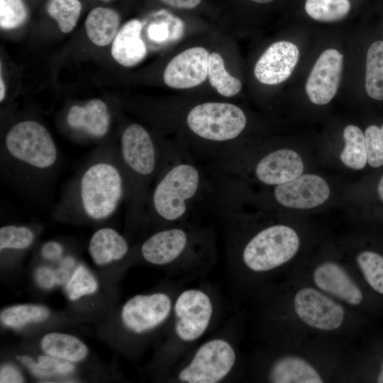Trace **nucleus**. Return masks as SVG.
Listing matches in <instances>:
<instances>
[{
  "label": "nucleus",
  "instance_id": "1",
  "mask_svg": "<svg viewBox=\"0 0 383 383\" xmlns=\"http://www.w3.org/2000/svg\"><path fill=\"white\" fill-rule=\"evenodd\" d=\"M126 195L118 145L104 143L90 152L64 186L53 215L70 221H105L125 201Z\"/></svg>",
  "mask_w": 383,
  "mask_h": 383
},
{
  "label": "nucleus",
  "instance_id": "2",
  "mask_svg": "<svg viewBox=\"0 0 383 383\" xmlns=\"http://www.w3.org/2000/svg\"><path fill=\"white\" fill-rule=\"evenodd\" d=\"M214 172L183 150L158 175L150 191L143 224L154 231L187 221L195 206L211 197Z\"/></svg>",
  "mask_w": 383,
  "mask_h": 383
},
{
  "label": "nucleus",
  "instance_id": "3",
  "mask_svg": "<svg viewBox=\"0 0 383 383\" xmlns=\"http://www.w3.org/2000/svg\"><path fill=\"white\" fill-rule=\"evenodd\" d=\"M59 162V150L51 134L37 121L16 123L2 141L1 176L25 194L42 192L53 179Z\"/></svg>",
  "mask_w": 383,
  "mask_h": 383
},
{
  "label": "nucleus",
  "instance_id": "4",
  "mask_svg": "<svg viewBox=\"0 0 383 383\" xmlns=\"http://www.w3.org/2000/svg\"><path fill=\"white\" fill-rule=\"evenodd\" d=\"M214 209L226 227L228 257L237 271L264 275L284 266L297 254L301 241L292 227L272 223L250 231L228 211Z\"/></svg>",
  "mask_w": 383,
  "mask_h": 383
},
{
  "label": "nucleus",
  "instance_id": "5",
  "mask_svg": "<svg viewBox=\"0 0 383 383\" xmlns=\"http://www.w3.org/2000/svg\"><path fill=\"white\" fill-rule=\"evenodd\" d=\"M118 150L126 184V221L133 228L143 224L150 186L184 149L158 143L144 126L133 123L123 130Z\"/></svg>",
  "mask_w": 383,
  "mask_h": 383
},
{
  "label": "nucleus",
  "instance_id": "6",
  "mask_svg": "<svg viewBox=\"0 0 383 383\" xmlns=\"http://www.w3.org/2000/svg\"><path fill=\"white\" fill-rule=\"evenodd\" d=\"M138 252L146 262L174 272L200 271L216 260V237L208 227L186 222L153 231Z\"/></svg>",
  "mask_w": 383,
  "mask_h": 383
},
{
  "label": "nucleus",
  "instance_id": "7",
  "mask_svg": "<svg viewBox=\"0 0 383 383\" xmlns=\"http://www.w3.org/2000/svg\"><path fill=\"white\" fill-rule=\"evenodd\" d=\"M248 123L243 110L227 102H204L191 108L184 125L195 138L190 152L211 163L235 147Z\"/></svg>",
  "mask_w": 383,
  "mask_h": 383
},
{
  "label": "nucleus",
  "instance_id": "8",
  "mask_svg": "<svg viewBox=\"0 0 383 383\" xmlns=\"http://www.w3.org/2000/svg\"><path fill=\"white\" fill-rule=\"evenodd\" d=\"M215 312V300L207 289L190 287L176 294L165 346L166 362L175 365L208 332Z\"/></svg>",
  "mask_w": 383,
  "mask_h": 383
},
{
  "label": "nucleus",
  "instance_id": "9",
  "mask_svg": "<svg viewBox=\"0 0 383 383\" xmlns=\"http://www.w3.org/2000/svg\"><path fill=\"white\" fill-rule=\"evenodd\" d=\"M237 363L234 344L217 336L201 343L186 360L173 365L171 379L179 383H218L231 377Z\"/></svg>",
  "mask_w": 383,
  "mask_h": 383
},
{
  "label": "nucleus",
  "instance_id": "10",
  "mask_svg": "<svg viewBox=\"0 0 383 383\" xmlns=\"http://www.w3.org/2000/svg\"><path fill=\"white\" fill-rule=\"evenodd\" d=\"M291 309L305 327L321 333H333L343 326L348 313L345 305L314 286L298 288L291 297Z\"/></svg>",
  "mask_w": 383,
  "mask_h": 383
},
{
  "label": "nucleus",
  "instance_id": "11",
  "mask_svg": "<svg viewBox=\"0 0 383 383\" xmlns=\"http://www.w3.org/2000/svg\"><path fill=\"white\" fill-rule=\"evenodd\" d=\"M176 294L157 291L133 296L122 306L123 326L133 335H142L169 324Z\"/></svg>",
  "mask_w": 383,
  "mask_h": 383
},
{
  "label": "nucleus",
  "instance_id": "12",
  "mask_svg": "<svg viewBox=\"0 0 383 383\" xmlns=\"http://www.w3.org/2000/svg\"><path fill=\"white\" fill-rule=\"evenodd\" d=\"M311 279L313 286L344 305L357 307L363 303L361 288L345 267L335 261L316 265Z\"/></svg>",
  "mask_w": 383,
  "mask_h": 383
},
{
  "label": "nucleus",
  "instance_id": "13",
  "mask_svg": "<svg viewBox=\"0 0 383 383\" xmlns=\"http://www.w3.org/2000/svg\"><path fill=\"white\" fill-rule=\"evenodd\" d=\"M326 180L316 174H302L298 177L274 187V201L286 208L309 209L318 207L329 198Z\"/></svg>",
  "mask_w": 383,
  "mask_h": 383
},
{
  "label": "nucleus",
  "instance_id": "14",
  "mask_svg": "<svg viewBox=\"0 0 383 383\" xmlns=\"http://www.w3.org/2000/svg\"><path fill=\"white\" fill-rule=\"evenodd\" d=\"M65 123L83 141H100L108 135L111 115L106 104L93 99L84 104L71 106L65 118Z\"/></svg>",
  "mask_w": 383,
  "mask_h": 383
},
{
  "label": "nucleus",
  "instance_id": "15",
  "mask_svg": "<svg viewBox=\"0 0 383 383\" xmlns=\"http://www.w3.org/2000/svg\"><path fill=\"white\" fill-rule=\"evenodd\" d=\"M343 55L329 48L323 52L315 62L306 84V92L316 105H325L335 96L341 78Z\"/></svg>",
  "mask_w": 383,
  "mask_h": 383
},
{
  "label": "nucleus",
  "instance_id": "16",
  "mask_svg": "<svg viewBox=\"0 0 383 383\" xmlns=\"http://www.w3.org/2000/svg\"><path fill=\"white\" fill-rule=\"evenodd\" d=\"M304 170L301 157L289 148L269 151L260 157L251 167L257 181L274 187L298 177L303 174Z\"/></svg>",
  "mask_w": 383,
  "mask_h": 383
},
{
  "label": "nucleus",
  "instance_id": "17",
  "mask_svg": "<svg viewBox=\"0 0 383 383\" xmlns=\"http://www.w3.org/2000/svg\"><path fill=\"white\" fill-rule=\"evenodd\" d=\"M209 55L202 47L191 48L179 53L165 70V83L174 89H188L203 83L208 77Z\"/></svg>",
  "mask_w": 383,
  "mask_h": 383
},
{
  "label": "nucleus",
  "instance_id": "18",
  "mask_svg": "<svg viewBox=\"0 0 383 383\" xmlns=\"http://www.w3.org/2000/svg\"><path fill=\"white\" fill-rule=\"evenodd\" d=\"M262 377L272 383H322L326 379L313 362L293 353L280 354L268 360Z\"/></svg>",
  "mask_w": 383,
  "mask_h": 383
},
{
  "label": "nucleus",
  "instance_id": "19",
  "mask_svg": "<svg viewBox=\"0 0 383 383\" xmlns=\"http://www.w3.org/2000/svg\"><path fill=\"white\" fill-rule=\"evenodd\" d=\"M299 57L297 46L289 41H277L269 46L257 61L254 74L262 84L275 85L292 74Z\"/></svg>",
  "mask_w": 383,
  "mask_h": 383
},
{
  "label": "nucleus",
  "instance_id": "20",
  "mask_svg": "<svg viewBox=\"0 0 383 383\" xmlns=\"http://www.w3.org/2000/svg\"><path fill=\"white\" fill-rule=\"evenodd\" d=\"M142 28L139 20L132 19L120 28L113 40L111 55L121 65L135 66L146 56L147 48L141 38Z\"/></svg>",
  "mask_w": 383,
  "mask_h": 383
},
{
  "label": "nucleus",
  "instance_id": "21",
  "mask_svg": "<svg viewBox=\"0 0 383 383\" xmlns=\"http://www.w3.org/2000/svg\"><path fill=\"white\" fill-rule=\"evenodd\" d=\"M130 250L126 238L109 227L96 231L88 246L89 254L93 262L99 266L121 261L128 256Z\"/></svg>",
  "mask_w": 383,
  "mask_h": 383
},
{
  "label": "nucleus",
  "instance_id": "22",
  "mask_svg": "<svg viewBox=\"0 0 383 383\" xmlns=\"http://www.w3.org/2000/svg\"><path fill=\"white\" fill-rule=\"evenodd\" d=\"M120 25V16L113 9L96 7L87 15L85 21L86 33L97 46H105L114 39Z\"/></svg>",
  "mask_w": 383,
  "mask_h": 383
},
{
  "label": "nucleus",
  "instance_id": "23",
  "mask_svg": "<svg viewBox=\"0 0 383 383\" xmlns=\"http://www.w3.org/2000/svg\"><path fill=\"white\" fill-rule=\"evenodd\" d=\"M40 348L46 355L71 362L84 360L89 353L87 345L78 338L57 332L45 334L40 340Z\"/></svg>",
  "mask_w": 383,
  "mask_h": 383
},
{
  "label": "nucleus",
  "instance_id": "24",
  "mask_svg": "<svg viewBox=\"0 0 383 383\" xmlns=\"http://www.w3.org/2000/svg\"><path fill=\"white\" fill-rule=\"evenodd\" d=\"M345 145L340 159L347 167L360 170L367 164L364 133L357 126L348 125L343 130Z\"/></svg>",
  "mask_w": 383,
  "mask_h": 383
},
{
  "label": "nucleus",
  "instance_id": "25",
  "mask_svg": "<svg viewBox=\"0 0 383 383\" xmlns=\"http://www.w3.org/2000/svg\"><path fill=\"white\" fill-rule=\"evenodd\" d=\"M365 89L370 97L383 100V41L369 48L366 59Z\"/></svg>",
  "mask_w": 383,
  "mask_h": 383
},
{
  "label": "nucleus",
  "instance_id": "26",
  "mask_svg": "<svg viewBox=\"0 0 383 383\" xmlns=\"http://www.w3.org/2000/svg\"><path fill=\"white\" fill-rule=\"evenodd\" d=\"M208 78L211 85L226 97L236 95L242 87L240 79L227 72L221 55L216 52L209 55Z\"/></svg>",
  "mask_w": 383,
  "mask_h": 383
},
{
  "label": "nucleus",
  "instance_id": "27",
  "mask_svg": "<svg viewBox=\"0 0 383 383\" xmlns=\"http://www.w3.org/2000/svg\"><path fill=\"white\" fill-rule=\"evenodd\" d=\"M49 316V309L39 304L14 305L3 309L0 313L1 323L11 328H20L29 323L44 321Z\"/></svg>",
  "mask_w": 383,
  "mask_h": 383
},
{
  "label": "nucleus",
  "instance_id": "28",
  "mask_svg": "<svg viewBox=\"0 0 383 383\" xmlns=\"http://www.w3.org/2000/svg\"><path fill=\"white\" fill-rule=\"evenodd\" d=\"M17 360L38 377L67 375L75 370L73 362L58 359L48 355H40L38 361L28 355H18Z\"/></svg>",
  "mask_w": 383,
  "mask_h": 383
},
{
  "label": "nucleus",
  "instance_id": "29",
  "mask_svg": "<svg viewBox=\"0 0 383 383\" xmlns=\"http://www.w3.org/2000/svg\"><path fill=\"white\" fill-rule=\"evenodd\" d=\"M355 262L367 284L383 295V255L372 250H364L355 257Z\"/></svg>",
  "mask_w": 383,
  "mask_h": 383
},
{
  "label": "nucleus",
  "instance_id": "30",
  "mask_svg": "<svg viewBox=\"0 0 383 383\" xmlns=\"http://www.w3.org/2000/svg\"><path fill=\"white\" fill-rule=\"evenodd\" d=\"M305 11L313 19L334 22L343 19L350 10L349 0H306Z\"/></svg>",
  "mask_w": 383,
  "mask_h": 383
},
{
  "label": "nucleus",
  "instance_id": "31",
  "mask_svg": "<svg viewBox=\"0 0 383 383\" xmlns=\"http://www.w3.org/2000/svg\"><path fill=\"white\" fill-rule=\"evenodd\" d=\"M46 11L57 23L65 33L74 28L79 18L82 4L79 0H48Z\"/></svg>",
  "mask_w": 383,
  "mask_h": 383
},
{
  "label": "nucleus",
  "instance_id": "32",
  "mask_svg": "<svg viewBox=\"0 0 383 383\" xmlns=\"http://www.w3.org/2000/svg\"><path fill=\"white\" fill-rule=\"evenodd\" d=\"M33 230L27 226L6 225L0 228V250H23L34 242Z\"/></svg>",
  "mask_w": 383,
  "mask_h": 383
},
{
  "label": "nucleus",
  "instance_id": "33",
  "mask_svg": "<svg viewBox=\"0 0 383 383\" xmlns=\"http://www.w3.org/2000/svg\"><path fill=\"white\" fill-rule=\"evenodd\" d=\"M98 282L93 274L83 265H79L65 284V292L71 301L91 294L98 289Z\"/></svg>",
  "mask_w": 383,
  "mask_h": 383
},
{
  "label": "nucleus",
  "instance_id": "34",
  "mask_svg": "<svg viewBox=\"0 0 383 383\" xmlns=\"http://www.w3.org/2000/svg\"><path fill=\"white\" fill-rule=\"evenodd\" d=\"M367 165L372 168L383 166V123L368 126L364 132Z\"/></svg>",
  "mask_w": 383,
  "mask_h": 383
},
{
  "label": "nucleus",
  "instance_id": "35",
  "mask_svg": "<svg viewBox=\"0 0 383 383\" xmlns=\"http://www.w3.org/2000/svg\"><path fill=\"white\" fill-rule=\"evenodd\" d=\"M28 11L23 0H0V26L11 30L20 27L26 21Z\"/></svg>",
  "mask_w": 383,
  "mask_h": 383
},
{
  "label": "nucleus",
  "instance_id": "36",
  "mask_svg": "<svg viewBox=\"0 0 383 383\" xmlns=\"http://www.w3.org/2000/svg\"><path fill=\"white\" fill-rule=\"evenodd\" d=\"M35 279L38 285L44 289H50L57 285L55 270L49 267L38 268L35 272Z\"/></svg>",
  "mask_w": 383,
  "mask_h": 383
},
{
  "label": "nucleus",
  "instance_id": "37",
  "mask_svg": "<svg viewBox=\"0 0 383 383\" xmlns=\"http://www.w3.org/2000/svg\"><path fill=\"white\" fill-rule=\"evenodd\" d=\"M24 377L20 370L11 364H4L0 368L1 383H20Z\"/></svg>",
  "mask_w": 383,
  "mask_h": 383
},
{
  "label": "nucleus",
  "instance_id": "38",
  "mask_svg": "<svg viewBox=\"0 0 383 383\" xmlns=\"http://www.w3.org/2000/svg\"><path fill=\"white\" fill-rule=\"evenodd\" d=\"M148 35L151 40L162 43L168 38V26L164 22L152 23L148 28Z\"/></svg>",
  "mask_w": 383,
  "mask_h": 383
},
{
  "label": "nucleus",
  "instance_id": "39",
  "mask_svg": "<svg viewBox=\"0 0 383 383\" xmlns=\"http://www.w3.org/2000/svg\"><path fill=\"white\" fill-rule=\"evenodd\" d=\"M42 255L48 260H56L62 252V246L56 242L47 243L42 248Z\"/></svg>",
  "mask_w": 383,
  "mask_h": 383
},
{
  "label": "nucleus",
  "instance_id": "40",
  "mask_svg": "<svg viewBox=\"0 0 383 383\" xmlns=\"http://www.w3.org/2000/svg\"><path fill=\"white\" fill-rule=\"evenodd\" d=\"M164 4L177 9H190L197 6L201 0H160Z\"/></svg>",
  "mask_w": 383,
  "mask_h": 383
},
{
  "label": "nucleus",
  "instance_id": "41",
  "mask_svg": "<svg viewBox=\"0 0 383 383\" xmlns=\"http://www.w3.org/2000/svg\"><path fill=\"white\" fill-rule=\"evenodd\" d=\"M55 273L57 285L66 284L71 276L69 270L62 266L56 269Z\"/></svg>",
  "mask_w": 383,
  "mask_h": 383
},
{
  "label": "nucleus",
  "instance_id": "42",
  "mask_svg": "<svg viewBox=\"0 0 383 383\" xmlns=\"http://www.w3.org/2000/svg\"><path fill=\"white\" fill-rule=\"evenodd\" d=\"M376 192L379 201L383 204V174L381 175L377 182Z\"/></svg>",
  "mask_w": 383,
  "mask_h": 383
},
{
  "label": "nucleus",
  "instance_id": "43",
  "mask_svg": "<svg viewBox=\"0 0 383 383\" xmlns=\"http://www.w3.org/2000/svg\"><path fill=\"white\" fill-rule=\"evenodd\" d=\"M75 264L74 260L72 257L65 258L62 262V266L70 270L73 267Z\"/></svg>",
  "mask_w": 383,
  "mask_h": 383
},
{
  "label": "nucleus",
  "instance_id": "44",
  "mask_svg": "<svg viewBox=\"0 0 383 383\" xmlns=\"http://www.w3.org/2000/svg\"><path fill=\"white\" fill-rule=\"evenodd\" d=\"M6 95V87L4 82L2 79V75L1 72V77H0V101L2 102L5 98Z\"/></svg>",
  "mask_w": 383,
  "mask_h": 383
},
{
  "label": "nucleus",
  "instance_id": "45",
  "mask_svg": "<svg viewBox=\"0 0 383 383\" xmlns=\"http://www.w3.org/2000/svg\"><path fill=\"white\" fill-rule=\"evenodd\" d=\"M376 382L379 383H383V360L380 365L379 370L376 377Z\"/></svg>",
  "mask_w": 383,
  "mask_h": 383
},
{
  "label": "nucleus",
  "instance_id": "46",
  "mask_svg": "<svg viewBox=\"0 0 383 383\" xmlns=\"http://www.w3.org/2000/svg\"><path fill=\"white\" fill-rule=\"evenodd\" d=\"M252 1L257 2V3H261V4H267L273 1L274 0H251Z\"/></svg>",
  "mask_w": 383,
  "mask_h": 383
},
{
  "label": "nucleus",
  "instance_id": "47",
  "mask_svg": "<svg viewBox=\"0 0 383 383\" xmlns=\"http://www.w3.org/2000/svg\"><path fill=\"white\" fill-rule=\"evenodd\" d=\"M102 1H110V0H102Z\"/></svg>",
  "mask_w": 383,
  "mask_h": 383
}]
</instances>
